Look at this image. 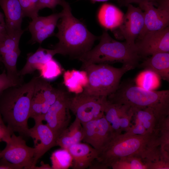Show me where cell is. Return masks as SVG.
<instances>
[{
  "instance_id": "6da1fadb",
  "label": "cell",
  "mask_w": 169,
  "mask_h": 169,
  "mask_svg": "<svg viewBox=\"0 0 169 169\" xmlns=\"http://www.w3.org/2000/svg\"><path fill=\"white\" fill-rule=\"evenodd\" d=\"M39 76L27 83L9 87L0 94V114L13 133L28 137V121L35 85Z\"/></svg>"
},
{
  "instance_id": "7a4b0ae2",
  "label": "cell",
  "mask_w": 169,
  "mask_h": 169,
  "mask_svg": "<svg viewBox=\"0 0 169 169\" xmlns=\"http://www.w3.org/2000/svg\"><path fill=\"white\" fill-rule=\"evenodd\" d=\"M160 133L143 135H113L99 152L94 161L95 169H108L118 159L124 157L138 155L145 158L154 147L160 145Z\"/></svg>"
},
{
  "instance_id": "3957f363",
  "label": "cell",
  "mask_w": 169,
  "mask_h": 169,
  "mask_svg": "<svg viewBox=\"0 0 169 169\" xmlns=\"http://www.w3.org/2000/svg\"><path fill=\"white\" fill-rule=\"evenodd\" d=\"M61 5L63 15L57 24L58 31L56 34L59 41L54 48L58 49L60 54L78 58L91 49L99 37L91 33L82 22L73 15L69 3L63 0Z\"/></svg>"
},
{
  "instance_id": "277c9868",
  "label": "cell",
  "mask_w": 169,
  "mask_h": 169,
  "mask_svg": "<svg viewBox=\"0 0 169 169\" xmlns=\"http://www.w3.org/2000/svg\"><path fill=\"white\" fill-rule=\"evenodd\" d=\"M107 99L133 109L151 108L161 120L169 116V90H148L136 85L132 80H127L120 84Z\"/></svg>"
},
{
  "instance_id": "5b68a950",
  "label": "cell",
  "mask_w": 169,
  "mask_h": 169,
  "mask_svg": "<svg viewBox=\"0 0 169 169\" xmlns=\"http://www.w3.org/2000/svg\"><path fill=\"white\" fill-rule=\"evenodd\" d=\"M99 44L78 58L83 64H106L120 63L123 64L138 66L141 59L136 47L125 41L119 42L112 38L105 30L100 37Z\"/></svg>"
},
{
  "instance_id": "8992f818",
  "label": "cell",
  "mask_w": 169,
  "mask_h": 169,
  "mask_svg": "<svg viewBox=\"0 0 169 169\" xmlns=\"http://www.w3.org/2000/svg\"><path fill=\"white\" fill-rule=\"evenodd\" d=\"M82 67L88 80L83 92L107 97L117 90L124 74L135 68L128 64L117 68L109 64H83Z\"/></svg>"
},
{
  "instance_id": "52a82bcc",
  "label": "cell",
  "mask_w": 169,
  "mask_h": 169,
  "mask_svg": "<svg viewBox=\"0 0 169 169\" xmlns=\"http://www.w3.org/2000/svg\"><path fill=\"white\" fill-rule=\"evenodd\" d=\"M107 97L83 92L69 97L68 106L81 123L100 118L104 115Z\"/></svg>"
},
{
  "instance_id": "ba28073f",
  "label": "cell",
  "mask_w": 169,
  "mask_h": 169,
  "mask_svg": "<svg viewBox=\"0 0 169 169\" xmlns=\"http://www.w3.org/2000/svg\"><path fill=\"white\" fill-rule=\"evenodd\" d=\"M35 149L29 147L22 136L13 133L10 140L0 152V158L18 166L22 169H31L33 166Z\"/></svg>"
},
{
  "instance_id": "9c48e42d",
  "label": "cell",
  "mask_w": 169,
  "mask_h": 169,
  "mask_svg": "<svg viewBox=\"0 0 169 169\" xmlns=\"http://www.w3.org/2000/svg\"><path fill=\"white\" fill-rule=\"evenodd\" d=\"M127 6V12L121 24L112 32L117 38L124 39L128 44L136 47V41L144 26V12L139 7H135L131 4Z\"/></svg>"
},
{
  "instance_id": "30bf717a",
  "label": "cell",
  "mask_w": 169,
  "mask_h": 169,
  "mask_svg": "<svg viewBox=\"0 0 169 169\" xmlns=\"http://www.w3.org/2000/svg\"><path fill=\"white\" fill-rule=\"evenodd\" d=\"M157 8L151 3L139 5L144 11L143 28L137 39L142 37L147 33L158 30L169 24V0H156Z\"/></svg>"
},
{
  "instance_id": "8fae6325",
  "label": "cell",
  "mask_w": 169,
  "mask_h": 169,
  "mask_svg": "<svg viewBox=\"0 0 169 169\" xmlns=\"http://www.w3.org/2000/svg\"><path fill=\"white\" fill-rule=\"evenodd\" d=\"M137 52L141 58L161 52H169V27L146 33L136 40Z\"/></svg>"
},
{
  "instance_id": "7c38bea8",
  "label": "cell",
  "mask_w": 169,
  "mask_h": 169,
  "mask_svg": "<svg viewBox=\"0 0 169 169\" xmlns=\"http://www.w3.org/2000/svg\"><path fill=\"white\" fill-rule=\"evenodd\" d=\"M82 141L100 151L113 135L111 127L104 115L99 119L81 123Z\"/></svg>"
},
{
  "instance_id": "4fadbf2b",
  "label": "cell",
  "mask_w": 169,
  "mask_h": 169,
  "mask_svg": "<svg viewBox=\"0 0 169 169\" xmlns=\"http://www.w3.org/2000/svg\"><path fill=\"white\" fill-rule=\"evenodd\" d=\"M69 97L62 90L54 103L44 115V120L57 137L69 125L70 116L68 106Z\"/></svg>"
},
{
  "instance_id": "5bb4252c",
  "label": "cell",
  "mask_w": 169,
  "mask_h": 169,
  "mask_svg": "<svg viewBox=\"0 0 169 169\" xmlns=\"http://www.w3.org/2000/svg\"><path fill=\"white\" fill-rule=\"evenodd\" d=\"M104 115L111 127L114 135L127 131L132 125L131 121L133 112L131 108L127 105L113 103L107 100Z\"/></svg>"
},
{
  "instance_id": "9a60e30c",
  "label": "cell",
  "mask_w": 169,
  "mask_h": 169,
  "mask_svg": "<svg viewBox=\"0 0 169 169\" xmlns=\"http://www.w3.org/2000/svg\"><path fill=\"white\" fill-rule=\"evenodd\" d=\"M28 135L33 140L35 149L33 167L47 151L56 146V137L51 129L42 121L35 123L33 127L29 128Z\"/></svg>"
},
{
  "instance_id": "2e32d148",
  "label": "cell",
  "mask_w": 169,
  "mask_h": 169,
  "mask_svg": "<svg viewBox=\"0 0 169 169\" xmlns=\"http://www.w3.org/2000/svg\"><path fill=\"white\" fill-rule=\"evenodd\" d=\"M63 15L62 12L46 17L38 16L32 19L28 28L32 35V41L41 44L54 34L58 21Z\"/></svg>"
},
{
  "instance_id": "e0dca14e",
  "label": "cell",
  "mask_w": 169,
  "mask_h": 169,
  "mask_svg": "<svg viewBox=\"0 0 169 169\" xmlns=\"http://www.w3.org/2000/svg\"><path fill=\"white\" fill-rule=\"evenodd\" d=\"M0 6L5 16L7 33L13 34L23 32L21 24L24 16L18 0H0Z\"/></svg>"
},
{
  "instance_id": "ac0fdd59",
  "label": "cell",
  "mask_w": 169,
  "mask_h": 169,
  "mask_svg": "<svg viewBox=\"0 0 169 169\" xmlns=\"http://www.w3.org/2000/svg\"><path fill=\"white\" fill-rule=\"evenodd\" d=\"M68 150L72 158L73 169L89 168L99 154V151L90 145L81 142L71 145Z\"/></svg>"
},
{
  "instance_id": "d6986e66",
  "label": "cell",
  "mask_w": 169,
  "mask_h": 169,
  "mask_svg": "<svg viewBox=\"0 0 169 169\" xmlns=\"http://www.w3.org/2000/svg\"><path fill=\"white\" fill-rule=\"evenodd\" d=\"M138 66L152 72L161 79L169 81V52L157 53L146 57Z\"/></svg>"
},
{
  "instance_id": "ffe728a7",
  "label": "cell",
  "mask_w": 169,
  "mask_h": 169,
  "mask_svg": "<svg viewBox=\"0 0 169 169\" xmlns=\"http://www.w3.org/2000/svg\"><path fill=\"white\" fill-rule=\"evenodd\" d=\"M124 15L123 13L116 6L105 3L99 8L97 18L100 25L105 30L113 31L120 26Z\"/></svg>"
},
{
  "instance_id": "44dd1931",
  "label": "cell",
  "mask_w": 169,
  "mask_h": 169,
  "mask_svg": "<svg viewBox=\"0 0 169 169\" xmlns=\"http://www.w3.org/2000/svg\"><path fill=\"white\" fill-rule=\"evenodd\" d=\"M57 54H60V52L57 49H49L40 47L34 53L28 55L25 65L18 71L19 75L22 77L26 74L32 73Z\"/></svg>"
},
{
  "instance_id": "7402d4cb",
  "label": "cell",
  "mask_w": 169,
  "mask_h": 169,
  "mask_svg": "<svg viewBox=\"0 0 169 169\" xmlns=\"http://www.w3.org/2000/svg\"><path fill=\"white\" fill-rule=\"evenodd\" d=\"M53 87L46 80L39 76L36 82L33 96L42 101V115L43 117L55 101L61 91Z\"/></svg>"
},
{
  "instance_id": "603a6c76",
  "label": "cell",
  "mask_w": 169,
  "mask_h": 169,
  "mask_svg": "<svg viewBox=\"0 0 169 169\" xmlns=\"http://www.w3.org/2000/svg\"><path fill=\"white\" fill-rule=\"evenodd\" d=\"M83 136L82 124L75 118L73 122L57 137L56 146L61 148L68 149L71 145L81 142Z\"/></svg>"
},
{
  "instance_id": "cb8c5ba5",
  "label": "cell",
  "mask_w": 169,
  "mask_h": 169,
  "mask_svg": "<svg viewBox=\"0 0 169 169\" xmlns=\"http://www.w3.org/2000/svg\"><path fill=\"white\" fill-rule=\"evenodd\" d=\"M132 109L135 121L141 123L148 133L159 132L160 127L165 119H160L151 108Z\"/></svg>"
},
{
  "instance_id": "d4e9b609",
  "label": "cell",
  "mask_w": 169,
  "mask_h": 169,
  "mask_svg": "<svg viewBox=\"0 0 169 169\" xmlns=\"http://www.w3.org/2000/svg\"><path fill=\"white\" fill-rule=\"evenodd\" d=\"M63 77L64 84L69 91L75 94L82 92L88 83L87 75L84 70L67 71Z\"/></svg>"
},
{
  "instance_id": "484cf974",
  "label": "cell",
  "mask_w": 169,
  "mask_h": 169,
  "mask_svg": "<svg viewBox=\"0 0 169 169\" xmlns=\"http://www.w3.org/2000/svg\"><path fill=\"white\" fill-rule=\"evenodd\" d=\"M21 53L19 48L3 55L0 62L4 65L7 76L11 79L23 83L22 76H20L17 69L18 58Z\"/></svg>"
},
{
  "instance_id": "4316f807",
  "label": "cell",
  "mask_w": 169,
  "mask_h": 169,
  "mask_svg": "<svg viewBox=\"0 0 169 169\" xmlns=\"http://www.w3.org/2000/svg\"><path fill=\"white\" fill-rule=\"evenodd\" d=\"M110 167L113 169H148L145 159L138 155L121 158L113 163Z\"/></svg>"
},
{
  "instance_id": "83f0119b",
  "label": "cell",
  "mask_w": 169,
  "mask_h": 169,
  "mask_svg": "<svg viewBox=\"0 0 169 169\" xmlns=\"http://www.w3.org/2000/svg\"><path fill=\"white\" fill-rule=\"evenodd\" d=\"M50 159L53 169H68L71 167L72 158L68 149L57 150L52 154Z\"/></svg>"
},
{
  "instance_id": "f1b7e54d",
  "label": "cell",
  "mask_w": 169,
  "mask_h": 169,
  "mask_svg": "<svg viewBox=\"0 0 169 169\" xmlns=\"http://www.w3.org/2000/svg\"><path fill=\"white\" fill-rule=\"evenodd\" d=\"M23 33L13 34L7 33L0 38V58L5 54L19 48V40Z\"/></svg>"
},
{
  "instance_id": "f546056e",
  "label": "cell",
  "mask_w": 169,
  "mask_h": 169,
  "mask_svg": "<svg viewBox=\"0 0 169 169\" xmlns=\"http://www.w3.org/2000/svg\"><path fill=\"white\" fill-rule=\"evenodd\" d=\"M38 70L40 72L39 76L46 80L53 79L62 72L60 65L53 58L41 66Z\"/></svg>"
},
{
  "instance_id": "4dcf8cb0",
  "label": "cell",
  "mask_w": 169,
  "mask_h": 169,
  "mask_svg": "<svg viewBox=\"0 0 169 169\" xmlns=\"http://www.w3.org/2000/svg\"><path fill=\"white\" fill-rule=\"evenodd\" d=\"M18 1L23 10L24 17H28L33 19L38 16V0Z\"/></svg>"
},
{
  "instance_id": "1f68e13d",
  "label": "cell",
  "mask_w": 169,
  "mask_h": 169,
  "mask_svg": "<svg viewBox=\"0 0 169 169\" xmlns=\"http://www.w3.org/2000/svg\"><path fill=\"white\" fill-rule=\"evenodd\" d=\"M42 109L41 100L33 96L30 105L29 117L33 118L35 123L44 120L42 115Z\"/></svg>"
},
{
  "instance_id": "d6a6232c",
  "label": "cell",
  "mask_w": 169,
  "mask_h": 169,
  "mask_svg": "<svg viewBox=\"0 0 169 169\" xmlns=\"http://www.w3.org/2000/svg\"><path fill=\"white\" fill-rule=\"evenodd\" d=\"M22 84L8 77L5 70H4L2 73L0 74V94L9 87Z\"/></svg>"
},
{
  "instance_id": "836d02e7",
  "label": "cell",
  "mask_w": 169,
  "mask_h": 169,
  "mask_svg": "<svg viewBox=\"0 0 169 169\" xmlns=\"http://www.w3.org/2000/svg\"><path fill=\"white\" fill-rule=\"evenodd\" d=\"M155 75H156L152 72L146 70L142 76L141 84L142 88L151 90L155 85Z\"/></svg>"
},
{
  "instance_id": "e575fe53",
  "label": "cell",
  "mask_w": 169,
  "mask_h": 169,
  "mask_svg": "<svg viewBox=\"0 0 169 169\" xmlns=\"http://www.w3.org/2000/svg\"><path fill=\"white\" fill-rule=\"evenodd\" d=\"M13 133L6 125L0 114V142L8 143L10 140Z\"/></svg>"
},
{
  "instance_id": "d590c367",
  "label": "cell",
  "mask_w": 169,
  "mask_h": 169,
  "mask_svg": "<svg viewBox=\"0 0 169 169\" xmlns=\"http://www.w3.org/2000/svg\"><path fill=\"white\" fill-rule=\"evenodd\" d=\"M124 133L126 135H143L149 133L141 123L135 121V124L132 125L130 128Z\"/></svg>"
},
{
  "instance_id": "8d00e7d4",
  "label": "cell",
  "mask_w": 169,
  "mask_h": 169,
  "mask_svg": "<svg viewBox=\"0 0 169 169\" xmlns=\"http://www.w3.org/2000/svg\"><path fill=\"white\" fill-rule=\"evenodd\" d=\"M63 0H38L39 10L47 8L51 9H54L58 5H61Z\"/></svg>"
},
{
  "instance_id": "74e56055",
  "label": "cell",
  "mask_w": 169,
  "mask_h": 169,
  "mask_svg": "<svg viewBox=\"0 0 169 169\" xmlns=\"http://www.w3.org/2000/svg\"><path fill=\"white\" fill-rule=\"evenodd\" d=\"M156 0H120L118 2L121 6H127L128 4L132 3H137L139 5L145 3H151L154 6H156Z\"/></svg>"
},
{
  "instance_id": "f35d334b",
  "label": "cell",
  "mask_w": 169,
  "mask_h": 169,
  "mask_svg": "<svg viewBox=\"0 0 169 169\" xmlns=\"http://www.w3.org/2000/svg\"><path fill=\"white\" fill-rule=\"evenodd\" d=\"M22 168L2 158H0V169H22Z\"/></svg>"
},
{
  "instance_id": "ab89813d",
  "label": "cell",
  "mask_w": 169,
  "mask_h": 169,
  "mask_svg": "<svg viewBox=\"0 0 169 169\" xmlns=\"http://www.w3.org/2000/svg\"><path fill=\"white\" fill-rule=\"evenodd\" d=\"M7 33L4 16L0 11V38Z\"/></svg>"
},
{
  "instance_id": "60d3db41",
  "label": "cell",
  "mask_w": 169,
  "mask_h": 169,
  "mask_svg": "<svg viewBox=\"0 0 169 169\" xmlns=\"http://www.w3.org/2000/svg\"><path fill=\"white\" fill-rule=\"evenodd\" d=\"M32 169H53L51 166L48 164H44L43 161L41 162V166H33Z\"/></svg>"
},
{
  "instance_id": "b9f144b4",
  "label": "cell",
  "mask_w": 169,
  "mask_h": 169,
  "mask_svg": "<svg viewBox=\"0 0 169 169\" xmlns=\"http://www.w3.org/2000/svg\"><path fill=\"white\" fill-rule=\"evenodd\" d=\"M93 3H95L97 2H104L107 1H108L110 0H90ZM118 1H119L120 0H117Z\"/></svg>"
},
{
  "instance_id": "7bdbcfd3",
  "label": "cell",
  "mask_w": 169,
  "mask_h": 169,
  "mask_svg": "<svg viewBox=\"0 0 169 169\" xmlns=\"http://www.w3.org/2000/svg\"><path fill=\"white\" fill-rule=\"evenodd\" d=\"M1 151L0 150V152Z\"/></svg>"
}]
</instances>
